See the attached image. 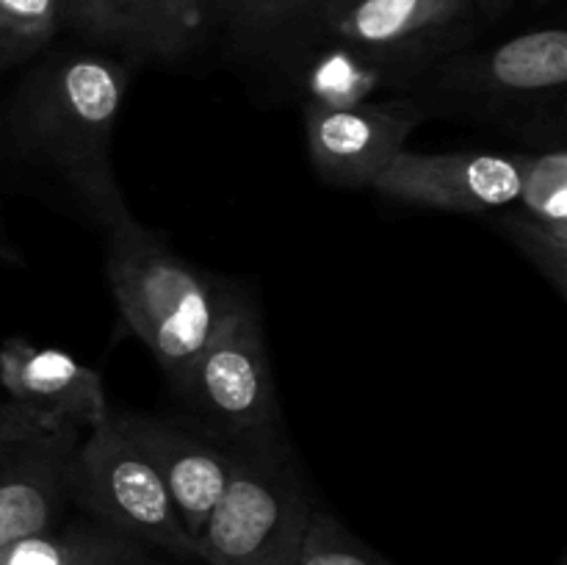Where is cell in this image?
<instances>
[{
    "label": "cell",
    "instance_id": "10",
    "mask_svg": "<svg viewBox=\"0 0 567 565\" xmlns=\"http://www.w3.org/2000/svg\"><path fill=\"white\" fill-rule=\"evenodd\" d=\"M0 386L9 402L42 424L92 430L111 413L100 371L55 347L6 338L0 347Z\"/></svg>",
    "mask_w": 567,
    "mask_h": 565
},
{
    "label": "cell",
    "instance_id": "21",
    "mask_svg": "<svg viewBox=\"0 0 567 565\" xmlns=\"http://www.w3.org/2000/svg\"><path fill=\"white\" fill-rule=\"evenodd\" d=\"M0 258H11V253L6 247H0Z\"/></svg>",
    "mask_w": 567,
    "mask_h": 565
},
{
    "label": "cell",
    "instance_id": "3",
    "mask_svg": "<svg viewBox=\"0 0 567 565\" xmlns=\"http://www.w3.org/2000/svg\"><path fill=\"white\" fill-rule=\"evenodd\" d=\"M305 485L275 454H236L225 496L197 537L205 565H297L313 518Z\"/></svg>",
    "mask_w": 567,
    "mask_h": 565
},
{
    "label": "cell",
    "instance_id": "4",
    "mask_svg": "<svg viewBox=\"0 0 567 565\" xmlns=\"http://www.w3.org/2000/svg\"><path fill=\"white\" fill-rule=\"evenodd\" d=\"M72 499L131 541L153 543L181 557H197V546L183 530L158 469L114 410L83 432Z\"/></svg>",
    "mask_w": 567,
    "mask_h": 565
},
{
    "label": "cell",
    "instance_id": "22",
    "mask_svg": "<svg viewBox=\"0 0 567 565\" xmlns=\"http://www.w3.org/2000/svg\"><path fill=\"white\" fill-rule=\"evenodd\" d=\"M557 565H567V559H559V563Z\"/></svg>",
    "mask_w": 567,
    "mask_h": 565
},
{
    "label": "cell",
    "instance_id": "6",
    "mask_svg": "<svg viewBox=\"0 0 567 565\" xmlns=\"http://www.w3.org/2000/svg\"><path fill=\"white\" fill-rule=\"evenodd\" d=\"M236 435H266L277 424V391L258 310L227 294L188 393Z\"/></svg>",
    "mask_w": 567,
    "mask_h": 565
},
{
    "label": "cell",
    "instance_id": "20",
    "mask_svg": "<svg viewBox=\"0 0 567 565\" xmlns=\"http://www.w3.org/2000/svg\"><path fill=\"white\" fill-rule=\"evenodd\" d=\"M219 6H221V9H225V11H230L233 6H236V0H219Z\"/></svg>",
    "mask_w": 567,
    "mask_h": 565
},
{
    "label": "cell",
    "instance_id": "19",
    "mask_svg": "<svg viewBox=\"0 0 567 565\" xmlns=\"http://www.w3.org/2000/svg\"><path fill=\"white\" fill-rule=\"evenodd\" d=\"M9 419H11V404H3V408H0V430H3Z\"/></svg>",
    "mask_w": 567,
    "mask_h": 565
},
{
    "label": "cell",
    "instance_id": "9",
    "mask_svg": "<svg viewBox=\"0 0 567 565\" xmlns=\"http://www.w3.org/2000/svg\"><path fill=\"white\" fill-rule=\"evenodd\" d=\"M520 153H415L404 147L374 181V192L449 214H502L518 197Z\"/></svg>",
    "mask_w": 567,
    "mask_h": 565
},
{
    "label": "cell",
    "instance_id": "18",
    "mask_svg": "<svg viewBox=\"0 0 567 565\" xmlns=\"http://www.w3.org/2000/svg\"><path fill=\"white\" fill-rule=\"evenodd\" d=\"M72 541L66 535H55L53 530L20 537L0 548V565H70Z\"/></svg>",
    "mask_w": 567,
    "mask_h": 565
},
{
    "label": "cell",
    "instance_id": "17",
    "mask_svg": "<svg viewBox=\"0 0 567 565\" xmlns=\"http://www.w3.org/2000/svg\"><path fill=\"white\" fill-rule=\"evenodd\" d=\"M70 565H158L138 548L136 541L114 530H78L70 532Z\"/></svg>",
    "mask_w": 567,
    "mask_h": 565
},
{
    "label": "cell",
    "instance_id": "8",
    "mask_svg": "<svg viewBox=\"0 0 567 565\" xmlns=\"http://www.w3.org/2000/svg\"><path fill=\"white\" fill-rule=\"evenodd\" d=\"M424 120L410 100L310 103L305 109L310 164L327 183L371 188Z\"/></svg>",
    "mask_w": 567,
    "mask_h": 565
},
{
    "label": "cell",
    "instance_id": "7",
    "mask_svg": "<svg viewBox=\"0 0 567 565\" xmlns=\"http://www.w3.org/2000/svg\"><path fill=\"white\" fill-rule=\"evenodd\" d=\"M83 432L75 424H42L20 408L0 430V548L53 530L72 499Z\"/></svg>",
    "mask_w": 567,
    "mask_h": 565
},
{
    "label": "cell",
    "instance_id": "13",
    "mask_svg": "<svg viewBox=\"0 0 567 565\" xmlns=\"http://www.w3.org/2000/svg\"><path fill=\"white\" fill-rule=\"evenodd\" d=\"M509 238L559 294L567 282V153H520L518 197L502 210Z\"/></svg>",
    "mask_w": 567,
    "mask_h": 565
},
{
    "label": "cell",
    "instance_id": "14",
    "mask_svg": "<svg viewBox=\"0 0 567 565\" xmlns=\"http://www.w3.org/2000/svg\"><path fill=\"white\" fill-rule=\"evenodd\" d=\"M452 89L493 97H529L557 92L567 81V31L535 28L485 53L457 55L443 70Z\"/></svg>",
    "mask_w": 567,
    "mask_h": 565
},
{
    "label": "cell",
    "instance_id": "16",
    "mask_svg": "<svg viewBox=\"0 0 567 565\" xmlns=\"http://www.w3.org/2000/svg\"><path fill=\"white\" fill-rule=\"evenodd\" d=\"M297 565H393L360 543L336 515L316 510Z\"/></svg>",
    "mask_w": 567,
    "mask_h": 565
},
{
    "label": "cell",
    "instance_id": "5",
    "mask_svg": "<svg viewBox=\"0 0 567 565\" xmlns=\"http://www.w3.org/2000/svg\"><path fill=\"white\" fill-rule=\"evenodd\" d=\"M496 0H288L275 33L310 31L380 61L443 53Z\"/></svg>",
    "mask_w": 567,
    "mask_h": 565
},
{
    "label": "cell",
    "instance_id": "15",
    "mask_svg": "<svg viewBox=\"0 0 567 565\" xmlns=\"http://www.w3.org/2000/svg\"><path fill=\"white\" fill-rule=\"evenodd\" d=\"M64 25V0H0V70L37 55Z\"/></svg>",
    "mask_w": 567,
    "mask_h": 565
},
{
    "label": "cell",
    "instance_id": "1",
    "mask_svg": "<svg viewBox=\"0 0 567 565\" xmlns=\"http://www.w3.org/2000/svg\"><path fill=\"white\" fill-rule=\"evenodd\" d=\"M125 92L127 70L120 61L70 53L39 66L11 111L20 147L50 166L105 230L131 216L111 164Z\"/></svg>",
    "mask_w": 567,
    "mask_h": 565
},
{
    "label": "cell",
    "instance_id": "11",
    "mask_svg": "<svg viewBox=\"0 0 567 565\" xmlns=\"http://www.w3.org/2000/svg\"><path fill=\"white\" fill-rule=\"evenodd\" d=\"M120 419L133 441L158 469L177 518L197 546L205 521L225 496L236 454L221 452L205 438L181 430L164 419L136 413H120Z\"/></svg>",
    "mask_w": 567,
    "mask_h": 565
},
{
    "label": "cell",
    "instance_id": "2",
    "mask_svg": "<svg viewBox=\"0 0 567 565\" xmlns=\"http://www.w3.org/2000/svg\"><path fill=\"white\" fill-rule=\"evenodd\" d=\"M105 275L133 336L150 349L166 380L188 393L194 363L227 294L133 214L109 227Z\"/></svg>",
    "mask_w": 567,
    "mask_h": 565
},
{
    "label": "cell",
    "instance_id": "12",
    "mask_svg": "<svg viewBox=\"0 0 567 565\" xmlns=\"http://www.w3.org/2000/svg\"><path fill=\"white\" fill-rule=\"evenodd\" d=\"M219 0H64V25L133 55H177Z\"/></svg>",
    "mask_w": 567,
    "mask_h": 565
}]
</instances>
